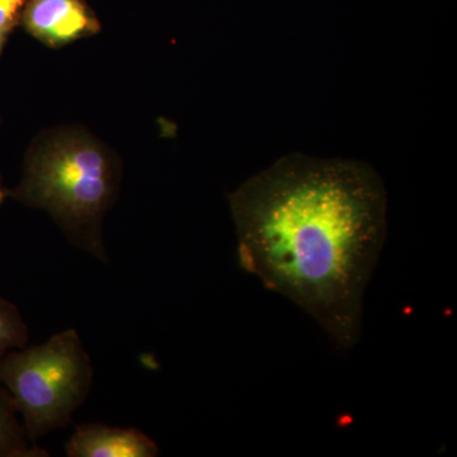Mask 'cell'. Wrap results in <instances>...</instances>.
<instances>
[{"mask_svg": "<svg viewBox=\"0 0 457 457\" xmlns=\"http://www.w3.org/2000/svg\"><path fill=\"white\" fill-rule=\"evenodd\" d=\"M228 204L240 269L352 350L386 236V192L374 168L286 155L245 180Z\"/></svg>", "mask_w": 457, "mask_h": 457, "instance_id": "cell-1", "label": "cell"}, {"mask_svg": "<svg viewBox=\"0 0 457 457\" xmlns=\"http://www.w3.org/2000/svg\"><path fill=\"white\" fill-rule=\"evenodd\" d=\"M119 183V167L104 146L88 135L64 131L32 147L9 197L49 212L71 245L107 263L102 220Z\"/></svg>", "mask_w": 457, "mask_h": 457, "instance_id": "cell-2", "label": "cell"}, {"mask_svg": "<svg viewBox=\"0 0 457 457\" xmlns=\"http://www.w3.org/2000/svg\"><path fill=\"white\" fill-rule=\"evenodd\" d=\"M95 371L75 329L0 357V384L13 398L29 441L71 425L88 398Z\"/></svg>", "mask_w": 457, "mask_h": 457, "instance_id": "cell-3", "label": "cell"}, {"mask_svg": "<svg viewBox=\"0 0 457 457\" xmlns=\"http://www.w3.org/2000/svg\"><path fill=\"white\" fill-rule=\"evenodd\" d=\"M21 21L29 35L51 47L88 37L101 29L83 0H27Z\"/></svg>", "mask_w": 457, "mask_h": 457, "instance_id": "cell-4", "label": "cell"}, {"mask_svg": "<svg viewBox=\"0 0 457 457\" xmlns=\"http://www.w3.org/2000/svg\"><path fill=\"white\" fill-rule=\"evenodd\" d=\"M65 453L69 457H155L159 449L139 428L87 423L75 428Z\"/></svg>", "mask_w": 457, "mask_h": 457, "instance_id": "cell-5", "label": "cell"}, {"mask_svg": "<svg viewBox=\"0 0 457 457\" xmlns=\"http://www.w3.org/2000/svg\"><path fill=\"white\" fill-rule=\"evenodd\" d=\"M49 451L29 441L8 390L0 384V457H49Z\"/></svg>", "mask_w": 457, "mask_h": 457, "instance_id": "cell-6", "label": "cell"}, {"mask_svg": "<svg viewBox=\"0 0 457 457\" xmlns=\"http://www.w3.org/2000/svg\"><path fill=\"white\" fill-rule=\"evenodd\" d=\"M29 327L13 303L0 296V357L29 343Z\"/></svg>", "mask_w": 457, "mask_h": 457, "instance_id": "cell-7", "label": "cell"}, {"mask_svg": "<svg viewBox=\"0 0 457 457\" xmlns=\"http://www.w3.org/2000/svg\"><path fill=\"white\" fill-rule=\"evenodd\" d=\"M27 0H0V31L11 33L22 16Z\"/></svg>", "mask_w": 457, "mask_h": 457, "instance_id": "cell-8", "label": "cell"}, {"mask_svg": "<svg viewBox=\"0 0 457 457\" xmlns=\"http://www.w3.org/2000/svg\"><path fill=\"white\" fill-rule=\"evenodd\" d=\"M7 197H9V191L3 187L2 179H0V204L4 203V200Z\"/></svg>", "mask_w": 457, "mask_h": 457, "instance_id": "cell-9", "label": "cell"}, {"mask_svg": "<svg viewBox=\"0 0 457 457\" xmlns=\"http://www.w3.org/2000/svg\"><path fill=\"white\" fill-rule=\"evenodd\" d=\"M9 32L0 31V53H2L3 46H4L5 41H7Z\"/></svg>", "mask_w": 457, "mask_h": 457, "instance_id": "cell-10", "label": "cell"}]
</instances>
